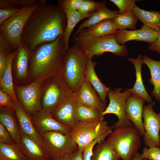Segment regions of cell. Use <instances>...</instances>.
<instances>
[{"label":"cell","mask_w":160,"mask_h":160,"mask_svg":"<svg viewBox=\"0 0 160 160\" xmlns=\"http://www.w3.org/2000/svg\"><path fill=\"white\" fill-rule=\"evenodd\" d=\"M20 148L26 160H50L42 146L35 140L20 133Z\"/></svg>","instance_id":"d6986e66"},{"label":"cell","mask_w":160,"mask_h":160,"mask_svg":"<svg viewBox=\"0 0 160 160\" xmlns=\"http://www.w3.org/2000/svg\"><path fill=\"white\" fill-rule=\"evenodd\" d=\"M21 9L15 8L0 9V26L6 21L19 12Z\"/></svg>","instance_id":"60d3db41"},{"label":"cell","mask_w":160,"mask_h":160,"mask_svg":"<svg viewBox=\"0 0 160 160\" xmlns=\"http://www.w3.org/2000/svg\"><path fill=\"white\" fill-rule=\"evenodd\" d=\"M103 2V5L98 10L92 13L89 17L79 25L73 37L77 35L82 29L88 28L104 20L112 19L120 13L119 11L108 9L106 1Z\"/></svg>","instance_id":"cb8c5ba5"},{"label":"cell","mask_w":160,"mask_h":160,"mask_svg":"<svg viewBox=\"0 0 160 160\" xmlns=\"http://www.w3.org/2000/svg\"><path fill=\"white\" fill-rule=\"evenodd\" d=\"M103 5V2L92 0H84L78 11L82 14H89L97 11Z\"/></svg>","instance_id":"d590c367"},{"label":"cell","mask_w":160,"mask_h":160,"mask_svg":"<svg viewBox=\"0 0 160 160\" xmlns=\"http://www.w3.org/2000/svg\"><path fill=\"white\" fill-rule=\"evenodd\" d=\"M38 1L36 0H0V9L22 8L32 5L37 3Z\"/></svg>","instance_id":"e575fe53"},{"label":"cell","mask_w":160,"mask_h":160,"mask_svg":"<svg viewBox=\"0 0 160 160\" xmlns=\"http://www.w3.org/2000/svg\"><path fill=\"white\" fill-rule=\"evenodd\" d=\"M87 60L85 52L75 43L66 50L62 75L74 93L85 79Z\"/></svg>","instance_id":"8992f818"},{"label":"cell","mask_w":160,"mask_h":160,"mask_svg":"<svg viewBox=\"0 0 160 160\" xmlns=\"http://www.w3.org/2000/svg\"><path fill=\"white\" fill-rule=\"evenodd\" d=\"M159 139H160V145H159V147H160V134H159Z\"/></svg>","instance_id":"7dc6e473"},{"label":"cell","mask_w":160,"mask_h":160,"mask_svg":"<svg viewBox=\"0 0 160 160\" xmlns=\"http://www.w3.org/2000/svg\"><path fill=\"white\" fill-rule=\"evenodd\" d=\"M0 160H26L19 145L0 143Z\"/></svg>","instance_id":"1f68e13d"},{"label":"cell","mask_w":160,"mask_h":160,"mask_svg":"<svg viewBox=\"0 0 160 160\" xmlns=\"http://www.w3.org/2000/svg\"><path fill=\"white\" fill-rule=\"evenodd\" d=\"M115 34L118 43L123 45L131 40L143 41L151 44L156 40L159 33L143 25L141 28L138 30H118Z\"/></svg>","instance_id":"2e32d148"},{"label":"cell","mask_w":160,"mask_h":160,"mask_svg":"<svg viewBox=\"0 0 160 160\" xmlns=\"http://www.w3.org/2000/svg\"><path fill=\"white\" fill-rule=\"evenodd\" d=\"M118 8L120 14L131 12L136 5L135 0H110Z\"/></svg>","instance_id":"74e56055"},{"label":"cell","mask_w":160,"mask_h":160,"mask_svg":"<svg viewBox=\"0 0 160 160\" xmlns=\"http://www.w3.org/2000/svg\"><path fill=\"white\" fill-rule=\"evenodd\" d=\"M13 51L5 39L0 35V79L5 71L8 54Z\"/></svg>","instance_id":"836d02e7"},{"label":"cell","mask_w":160,"mask_h":160,"mask_svg":"<svg viewBox=\"0 0 160 160\" xmlns=\"http://www.w3.org/2000/svg\"><path fill=\"white\" fill-rule=\"evenodd\" d=\"M33 124L40 134L56 131L65 134L69 133L71 129L55 119L50 113L41 110L31 116Z\"/></svg>","instance_id":"9a60e30c"},{"label":"cell","mask_w":160,"mask_h":160,"mask_svg":"<svg viewBox=\"0 0 160 160\" xmlns=\"http://www.w3.org/2000/svg\"><path fill=\"white\" fill-rule=\"evenodd\" d=\"M104 116L96 110L77 103L74 113L76 123L101 121L104 120Z\"/></svg>","instance_id":"83f0119b"},{"label":"cell","mask_w":160,"mask_h":160,"mask_svg":"<svg viewBox=\"0 0 160 160\" xmlns=\"http://www.w3.org/2000/svg\"><path fill=\"white\" fill-rule=\"evenodd\" d=\"M74 95L62 74L53 76L44 82L41 110L52 113L63 103L73 98Z\"/></svg>","instance_id":"5b68a950"},{"label":"cell","mask_w":160,"mask_h":160,"mask_svg":"<svg viewBox=\"0 0 160 160\" xmlns=\"http://www.w3.org/2000/svg\"><path fill=\"white\" fill-rule=\"evenodd\" d=\"M140 135L134 126L115 129L108 136L109 145L122 160H132L141 145Z\"/></svg>","instance_id":"277c9868"},{"label":"cell","mask_w":160,"mask_h":160,"mask_svg":"<svg viewBox=\"0 0 160 160\" xmlns=\"http://www.w3.org/2000/svg\"><path fill=\"white\" fill-rule=\"evenodd\" d=\"M159 35L156 40L150 44L148 48V50L155 51L160 55V30L158 32Z\"/></svg>","instance_id":"f6af8a7d"},{"label":"cell","mask_w":160,"mask_h":160,"mask_svg":"<svg viewBox=\"0 0 160 160\" xmlns=\"http://www.w3.org/2000/svg\"><path fill=\"white\" fill-rule=\"evenodd\" d=\"M97 63L88 59L85 72V79L95 90L102 102L106 105V97L109 88L103 84L97 76L95 70Z\"/></svg>","instance_id":"603a6c76"},{"label":"cell","mask_w":160,"mask_h":160,"mask_svg":"<svg viewBox=\"0 0 160 160\" xmlns=\"http://www.w3.org/2000/svg\"><path fill=\"white\" fill-rule=\"evenodd\" d=\"M143 118L145 145L149 147H159L160 112L155 113L153 109V104L150 103L144 105Z\"/></svg>","instance_id":"7c38bea8"},{"label":"cell","mask_w":160,"mask_h":160,"mask_svg":"<svg viewBox=\"0 0 160 160\" xmlns=\"http://www.w3.org/2000/svg\"><path fill=\"white\" fill-rule=\"evenodd\" d=\"M84 0H57L58 5L65 13L78 11L80 7Z\"/></svg>","instance_id":"8d00e7d4"},{"label":"cell","mask_w":160,"mask_h":160,"mask_svg":"<svg viewBox=\"0 0 160 160\" xmlns=\"http://www.w3.org/2000/svg\"><path fill=\"white\" fill-rule=\"evenodd\" d=\"M0 107L14 108V103L11 98L0 89Z\"/></svg>","instance_id":"7bdbcfd3"},{"label":"cell","mask_w":160,"mask_h":160,"mask_svg":"<svg viewBox=\"0 0 160 160\" xmlns=\"http://www.w3.org/2000/svg\"><path fill=\"white\" fill-rule=\"evenodd\" d=\"M43 148L50 160H55L77 150L78 146L69 133L52 131L41 135Z\"/></svg>","instance_id":"9c48e42d"},{"label":"cell","mask_w":160,"mask_h":160,"mask_svg":"<svg viewBox=\"0 0 160 160\" xmlns=\"http://www.w3.org/2000/svg\"><path fill=\"white\" fill-rule=\"evenodd\" d=\"M86 30L88 34L95 37H99L116 34L118 30L114 25L112 19H108L86 28Z\"/></svg>","instance_id":"f546056e"},{"label":"cell","mask_w":160,"mask_h":160,"mask_svg":"<svg viewBox=\"0 0 160 160\" xmlns=\"http://www.w3.org/2000/svg\"><path fill=\"white\" fill-rule=\"evenodd\" d=\"M112 127L108 126L107 122L101 121L76 123L70 130L69 134L78 146L83 151L84 148L97 138L110 134L112 131Z\"/></svg>","instance_id":"ba28073f"},{"label":"cell","mask_w":160,"mask_h":160,"mask_svg":"<svg viewBox=\"0 0 160 160\" xmlns=\"http://www.w3.org/2000/svg\"><path fill=\"white\" fill-rule=\"evenodd\" d=\"M143 160H149V159H143Z\"/></svg>","instance_id":"c3c4849f"},{"label":"cell","mask_w":160,"mask_h":160,"mask_svg":"<svg viewBox=\"0 0 160 160\" xmlns=\"http://www.w3.org/2000/svg\"><path fill=\"white\" fill-rule=\"evenodd\" d=\"M86 53L87 59H92L95 55L100 56L106 52L125 57L128 55V49L124 45L117 41L115 34L96 37L88 34L84 28L72 39Z\"/></svg>","instance_id":"3957f363"},{"label":"cell","mask_w":160,"mask_h":160,"mask_svg":"<svg viewBox=\"0 0 160 160\" xmlns=\"http://www.w3.org/2000/svg\"><path fill=\"white\" fill-rule=\"evenodd\" d=\"M16 53V50H15L8 54L5 71L3 77L0 79V89L7 94L13 101H15L18 100L15 91L12 73V64Z\"/></svg>","instance_id":"484cf974"},{"label":"cell","mask_w":160,"mask_h":160,"mask_svg":"<svg viewBox=\"0 0 160 160\" xmlns=\"http://www.w3.org/2000/svg\"><path fill=\"white\" fill-rule=\"evenodd\" d=\"M13 102L14 108L20 132L34 139L43 148L41 137L35 128L31 120V116L26 112L19 100L17 101H13Z\"/></svg>","instance_id":"e0dca14e"},{"label":"cell","mask_w":160,"mask_h":160,"mask_svg":"<svg viewBox=\"0 0 160 160\" xmlns=\"http://www.w3.org/2000/svg\"><path fill=\"white\" fill-rule=\"evenodd\" d=\"M44 83L34 81L23 86L14 85L16 95L30 116L41 110V98Z\"/></svg>","instance_id":"8fae6325"},{"label":"cell","mask_w":160,"mask_h":160,"mask_svg":"<svg viewBox=\"0 0 160 160\" xmlns=\"http://www.w3.org/2000/svg\"><path fill=\"white\" fill-rule=\"evenodd\" d=\"M67 22L65 14L58 5L40 4L25 25L21 44L31 52L41 44L53 42L63 36Z\"/></svg>","instance_id":"6da1fadb"},{"label":"cell","mask_w":160,"mask_h":160,"mask_svg":"<svg viewBox=\"0 0 160 160\" xmlns=\"http://www.w3.org/2000/svg\"><path fill=\"white\" fill-rule=\"evenodd\" d=\"M39 1L20 11L0 26V35L8 43L12 51L21 44V38L25 25L30 16L40 5Z\"/></svg>","instance_id":"52a82bcc"},{"label":"cell","mask_w":160,"mask_h":160,"mask_svg":"<svg viewBox=\"0 0 160 160\" xmlns=\"http://www.w3.org/2000/svg\"><path fill=\"white\" fill-rule=\"evenodd\" d=\"M31 53V52L22 44L17 49L12 64L14 85L23 86L32 82L28 70Z\"/></svg>","instance_id":"4fadbf2b"},{"label":"cell","mask_w":160,"mask_h":160,"mask_svg":"<svg viewBox=\"0 0 160 160\" xmlns=\"http://www.w3.org/2000/svg\"><path fill=\"white\" fill-rule=\"evenodd\" d=\"M82 152L78 149L74 151L55 160H83Z\"/></svg>","instance_id":"ee69618b"},{"label":"cell","mask_w":160,"mask_h":160,"mask_svg":"<svg viewBox=\"0 0 160 160\" xmlns=\"http://www.w3.org/2000/svg\"><path fill=\"white\" fill-rule=\"evenodd\" d=\"M142 153H138L132 160H143Z\"/></svg>","instance_id":"bcb514c9"},{"label":"cell","mask_w":160,"mask_h":160,"mask_svg":"<svg viewBox=\"0 0 160 160\" xmlns=\"http://www.w3.org/2000/svg\"><path fill=\"white\" fill-rule=\"evenodd\" d=\"M121 90L120 88L113 90L109 88L107 95L109 100V103L105 110L101 113L104 116L108 114H114L117 116L118 121L112 126L113 129L134 126L127 117L125 112L126 101L132 94L126 89L122 92H121Z\"/></svg>","instance_id":"30bf717a"},{"label":"cell","mask_w":160,"mask_h":160,"mask_svg":"<svg viewBox=\"0 0 160 160\" xmlns=\"http://www.w3.org/2000/svg\"><path fill=\"white\" fill-rule=\"evenodd\" d=\"M112 20L118 30H124L128 28L131 30H135L136 24L139 20L132 12L119 13Z\"/></svg>","instance_id":"d6a6232c"},{"label":"cell","mask_w":160,"mask_h":160,"mask_svg":"<svg viewBox=\"0 0 160 160\" xmlns=\"http://www.w3.org/2000/svg\"><path fill=\"white\" fill-rule=\"evenodd\" d=\"M145 101L140 97L132 95L127 100L125 107L127 117L143 137L145 131L142 120L143 111Z\"/></svg>","instance_id":"ac0fdd59"},{"label":"cell","mask_w":160,"mask_h":160,"mask_svg":"<svg viewBox=\"0 0 160 160\" xmlns=\"http://www.w3.org/2000/svg\"><path fill=\"white\" fill-rule=\"evenodd\" d=\"M89 83L85 79L74 93V98L77 103L95 109L100 113L104 111L106 105L101 100Z\"/></svg>","instance_id":"5bb4252c"},{"label":"cell","mask_w":160,"mask_h":160,"mask_svg":"<svg viewBox=\"0 0 160 160\" xmlns=\"http://www.w3.org/2000/svg\"><path fill=\"white\" fill-rule=\"evenodd\" d=\"M109 134H107L100 136L89 144L84 149L82 152L83 160H91L95 145L99 142L105 140Z\"/></svg>","instance_id":"f35d334b"},{"label":"cell","mask_w":160,"mask_h":160,"mask_svg":"<svg viewBox=\"0 0 160 160\" xmlns=\"http://www.w3.org/2000/svg\"><path fill=\"white\" fill-rule=\"evenodd\" d=\"M63 35L53 42L44 43L31 52L28 70L32 81L41 83L62 75L66 52Z\"/></svg>","instance_id":"7a4b0ae2"},{"label":"cell","mask_w":160,"mask_h":160,"mask_svg":"<svg viewBox=\"0 0 160 160\" xmlns=\"http://www.w3.org/2000/svg\"><path fill=\"white\" fill-rule=\"evenodd\" d=\"M143 64H145L149 69L151 77L149 83L153 86L150 94L160 103V61L153 60L146 55L143 56Z\"/></svg>","instance_id":"d4e9b609"},{"label":"cell","mask_w":160,"mask_h":160,"mask_svg":"<svg viewBox=\"0 0 160 160\" xmlns=\"http://www.w3.org/2000/svg\"><path fill=\"white\" fill-rule=\"evenodd\" d=\"M116 152L106 140L101 141L95 146L91 160H120Z\"/></svg>","instance_id":"f1b7e54d"},{"label":"cell","mask_w":160,"mask_h":160,"mask_svg":"<svg viewBox=\"0 0 160 160\" xmlns=\"http://www.w3.org/2000/svg\"><path fill=\"white\" fill-rule=\"evenodd\" d=\"M131 12L144 25L158 32L160 30V12L144 10L136 5Z\"/></svg>","instance_id":"4316f807"},{"label":"cell","mask_w":160,"mask_h":160,"mask_svg":"<svg viewBox=\"0 0 160 160\" xmlns=\"http://www.w3.org/2000/svg\"><path fill=\"white\" fill-rule=\"evenodd\" d=\"M128 60L133 64L135 70L136 80L133 87L131 89H126L132 95L144 99L148 103H152V98L146 90L143 82L141 75L143 56L139 55L136 58L128 57Z\"/></svg>","instance_id":"44dd1931"},{"label":"cell","mask_w":160,"mask_h":160,"mask_svg":"<svg viewBox=\"0 0 160 160\" xmlns=\"http://www.w3.org/2000/svg\"><path fill=\"white\" fill-rule=\"evenodd\" d=\"M0 143L9 144L16 143L5 127L0 123Z\"/></svg>","instance_id":"b9f144b4"},{"label":"cell","mask_w":160,"mask_h":160,"mask_svg":"<svg viewBox=\"0 0 160 160\" xmlns=\"http://www.w3.org/2000/svg\"><path fill=\"white\" fill-rule=\"evenodd\" d=\"M142 156L143 159L150 160H160V147H150L143 148Z\"/></svg>","instance_id":"ab89813d"},{"label":"cell","mask_w":160,"mask_h":160,"mask_svg":"<svg viewBox=\"0 0 160 160\" xmlns=\"http://www.w3.org/2000/svg\"><path fill=\"white\" fill-rule=\"evenodd\" d=\"M0 121L15 143L19 144L21 135L14 108L0 107Z\"/></svg>","instance_id":"7402d4cb"},{"label":"cell","mask_w":160,"mask_h":160,"mask_svg":"<svg viewBox=\"0 0 160 160\" xmlns=\"http://www.w3.org/2000/svg\"><path fill=\"white\" fill-rule=\"evenodd\" d=\"M67 17V25L63 36L65 47L67 50L69 47L70 37L76 25L81 20L89 17L92 13L84 15L78 11L67 12L65 13Z\"/></svg>","instance_id":"4dcf8cb0"},{"label":"cell","mask_w":160,"mask_h":160,"mask_svg":"<svg viewBox=\"0 0 160 160\" xmlns=\"http://www.w3.org/2000/svg\"><path fill=\"white\" fill-rule=\"evenodd\" d=\"M77 103L74 98L60 105L51 114L53 117L71 129L76 123L75 112Z\"/></svg>","instance_id":"ffe728a7"}]
</instances>
